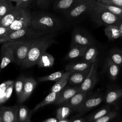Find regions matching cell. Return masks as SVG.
Listing matches in <instances>:
<instances>
[{
  "instance_id": "obj_35",
  "label": "cell",
  "mask_w": 122,
  "mask_h": 122,
  "mask_svg": "<svg viewBox=\"0 0 122 122\" xmlns=\"http://www.w3.org/2000/svg\"><path fill=\"white\" fill-rule=\"evenodd\" d=\"M71 112L70 108L67 106H64L59 108L57 111V118L58 120L65 119Z\"/></svg>"
},
{
  "instance_id": "obj_11",
  "label": "cell",
  "mask_w": 122,
  "mask_h": 122,
  "mask_svg": "<svg viewBox=\"0 0 122 122\" xmlns=\"http://www.w3.org/2000/svg\"><path fill=\"white\" fill-rule=\"evenodd\" d=\"M1 62L0 64V72L10 63H14L13 53L12 49L5 42H3L0 51Z\"/></svg>"
},
{
  "instance_id": "obj_12",
  "label": "cell",
  "mask_w": 122,
  "mask_h": 122,
  "mask_svg": "<svg viewBox=\"0 0 122 122\" xmlns=\"http://www.w3.org/2000/svg\"><path fill=\"white\" fill-rule=\"evenodd\" d=\"M37 84L36 81L32 78H25L22 95L18 100L19 102H22L26 101L31 94L34 90Z\"/></svg>"
},
{
  "instance_id": "obj_1",
  "label": "cell",
  "mask_w": 122,
  "mask_h": 122,
  "mask_svg": "<svg viewBox=\"0 0 122 122\" xmlns=\"http://www.w3.org/2000/svg\"><path fill=\"white\" fill-rule=\"evenodd\" d=\"M57 33L47 34L34 39L29 49L26 59L21 65L23 68H28L36 65L40 56L47 49L55 42Z\"/></svg>"
},
{
  "instance_id": "obj_23",
  "label": "cell",
  "mask_w": 122,
  "mask_h": 122,
  "mask_svg": "<svg viewBox=\"0 0 122 122\" xmlns=\"http://www.w3.org/2000/svg\"><path fill=\"white\" fill-rule=\"evenodd\" d=\"M104 33L108 39L111 41H113L121 38L119 25H111L106 26L104 29Z\"/></svg>"
},
{
  "instance_id": "obj_33",
  "label": "cell",
  "mask_w": 122,
  "mask_h": 122,
  "mask_svg": "<svg viewBox=\"0 0 122 122\" xmlns=\"http://www.w3.org/2000/svg\"><path fill=\"white\" fill-rule=\"evenodd\" d=\"M97 2H98V4L102 8L109 10V11H110L111 12H112L115 15H116V16L122 18V8L117 7V6L104 4L99 2L98 1H97Z\"/></svg>"
},
{
  "instance_id": "obj_6",
  "label": "cell",
  "mask_w": 122,
  "mask_h": 122,
  "mask_svg": "<svg viewBox=\"0 0 122 122\" xmlns=\"http://www.w3.org/2000/svg\"><path fill=\"white\" fill-rule=\"evenodd\" d=\"M96 0H84L76 4L69 10L64 12L66 18L69 20H73L84 14L92 12Z\"/></svg>"
},
{
  "instance_id": "obj_43",
  "label": "cell",
  "mask_w": 122,
  "mask_h": 122,
  "mask_svg": "<svg viewBox=\"0 0 122 122\" xmlns=\"http://www.w3.org/2000/svg\"><path fill=\"white\" fill-rule=\"evenodd\" d=\"M119 29L120 32L121 38H122V20H121L120 24H119Z\"/></svg>"
},
{
  "instance_id": "obj_21",
  "label": "cell",
  "mask_w": 122,
  "mask_h": 122,
  "mask_svg": "<svg viewBox=\"0 0 122 122\" xmlns=\"http://www.w3.org/2000/svg\"><path fill=\"white\" fill-rule=\"evenodd\" d=\"M71 73L72 72L68 71L64 72L62 76L59 80L57 81L51 87V92H59L62 90L68 83L69 78Z\"/></svg>"
},
{
  "instance_id": "obj_18",
  "label": "cell",
  "mask_w": 122,
  "mask_h": 122,
  "mask_svg": "<svg viewBox=\"0 0 122 122\" xmlns=\"http://www.w3.org/2000/svg\"><path fill=\"white\" fill-rule=\"evenodd\" d=\"M78 92H79V87L69 88L64 90H62L59 92V95L54 103L56 104L62 103L70 99Z\"/></svg>"
},
{
  "instance_id": "obj_13",
  "label": "cell",
  "mask_w": 122,
  "mask_h": 122,
  "mask_svg": "<svg viewBox=\"0 0 122 122\" xmlns=\"http://www.w3.org/2000/svg\"><path fill=\"white\" fill-rule=\"evenodd\" d=\"M15 81H8L0 84V104L6 102L11 96Z\"/></svg>"
},
{
  "instance_id": "obj_47",
  "label": "cell",
  "mask_w": 122,
  "mask_h": 122,
  "mask_svg": "<svg viewBox=\"0 0 122 122\" xmlns=\"http://www.w3.org/2000/svg\"><path fill=\"white\" fill-rule=\"evenodd\" d=\"M0 122H2V120H1V119H0Z\"/></svg>"
},
{
  "instance_id": "obj_7",
  "label": "cell",
  "mask_w": 122,
  "mask_h": 122,
  "mask_svg": "<svg viewBox=\"0 0 122 122\" xmlns=\"http://www.w3.org/2000/svg\"><path fill=\"white\" fill-rule=\"evenodd\" d=\"M94 40L85 30L79 27L73 30L71 46L77 45L89 47L94 45Z\"/></svg>"
},
{
  "instance_id": "obj_42",
  "label": "cell",
  "mask_w": 122,
  "mask_h": 122,
  "mask_svg": "<svg viewBox=\"0 0 122 122\" xmlns=\"http://www.w3.org/2000/svg\"><path fill=\"white\" fill-rule=\"evenodd\" d=\"M42 122H58V120L55 118H51L47 119L44 120V121H43Z\"/></svg>"
},
{
  "instance_id": "obj_34",
  "label": "cell",
  "mask_w": 122,
  "mask_h": 122,
  "mask_svg": "<svg viewBox=\"0 0 122 122\" xmlns=\"http://www.w3.org/2000/svg\"><path fill=\"white\" fill-rule=\"evenodd\" d=\"M110 59L118 66H122V51L118 50H113L111 52Z\"/></svg>"
},
{
  "instance_id": "obj_44",
  "label": "cell",
  "mask_w": 122,
  "mask_h": 122,
  "mask_svg": "<svg viewBox=\"0 0 122 122\" xmlns=\"http://www.w3.org/2000/svg\"><path fill=\"white\" fill-rule=\"evenodd\" d=\"M72 122H84V120L83 119L79 118L75 120H73Z\"/></svg>"
},
{
  "instance_id": "obj_40",
  "label": "cell",
  "mask_w": 122,
  "mask_h": 122,
  "mask_svg": "<svg viewBox=\"0 0 122 122\" xmlns=\"http://www.w3.org/2000/svg\"><path fill=\"white\" fill-rule=\"evenodd\" d=\"M34 0H20L19 2L16 3L15 7L20 8H27L30 3Z\"/></svg>"
},
{
  "instance_id": "obj_49",
  "label": "cell",
  "mask_w": 122,
  "mask_h": 122,
  "mask_svg": "<svg viewBox=\"0 0 122 122\" xmlns=\"http://www.w3.org/2000/svg\"></svg>"
},
{
  "instance_id": "obj_8",
  "label": "cell",
  "mask_w": 122,
  "mask_h": 122,
  "mask_svg": "<svg viewBox=\"0 0 122 122\" xmlns=\"http://www.w3.org/2000/svg\"><path fill=\"white\" fill-rule=\"evenodd\" d=\"M32 14L27 8H25L18 16L13 22L8 27V29L10 32L29 27L31 25Z\"/></svg>"
},
{
  "instance_id": "obj_31",
  "label": "cell",
  "mask_w": 122,
  "mask_h": 122,
  "mask_svg": "<svg viewBox=\"0 0 122 122\" xmlns=\"http://www.w3.org/2000/svg\"><path fill=\"white\" fill-rule=\"evenodd\" d=\"M63 73L64 72L60 71H56L50 75L39 78L38 79V81L39 82H43L49 81H56L62 76Z\"/></svg>"
},
{
  "instance_id": "obj_36",
  "label": "cell",
  "mask_w": 122,
  "mask_h": 122,
  "mask_svg": "<svg viewBox=\"0 0 122 122\" xmlns=\"http://www.w3.org/2000/svg\"><path fill=\"white\" fill-rule=\"evenodd\" d=\"M110 112V109L108 108H103L100 111H98L97 112L91 115L88 119V122H91L96 120L101 117L106 115Z\"/></svg>"
},
{
  "instance_id": "obj_15",
  "label": "cell",
  "mask_w": 122,
  "mask_h": 122,
  "mask_svg": "<svg viewBox=\"0 0 122 122\" xmlns=\"http://www.w3.org/2000/svg\"><path fill=\"white\" fill-rule=\"evenodd\" d=\"M84 0H55L53 4L54 10L64 12Z\"/></svg>"
},
{
  "instance_id": "obj_38",
  "label": "cell",
  "mask_w": 122,
  "mask_h": 122,
  "mask_svg": "<svg viewBox=\"0 0 122 122\" xmlns=\"http://www.w3.org/2000/svg\"><path fill=\"white\" fill-rule=\"evenodd\" d=\"M96 0L104 4L117 6L122 8V0Z\"/></svg>"
},
{
  "instance_id": "obj_28",
  "label": "cell",
  "mask_w": 122,
  "mask_h": 122,
  "mask_svg": "<svg viewBox=\"0 0 122 122\" xmlns=\"http://www.w3.org/2000/svg\"><path fill=\"white\" fill-rule=\"evenodd\" d=\"M15 8L9 0H1L0 4V20Z\"/></svg>"
},
{
  "instance_id": "obj_39",
  "label": "cell",
  "mask_w": 122,
  "mask_h": 122,
  "mask_svg": "<svg viewBox=\"0 0 122 122\" xmlns=\"http://www.w3.org/2000/svg\"><path fill=\"white\" fill-rule=\"evenodd\" d=\"M55 0H36L37 5L40 8L43 9L47 8L52 2Z\"/></svg>"
},
{
  "instance_id": "obj_3",
  "label": "cell",
  "mask_w": 122,
  "mask_h": 122,
  "mask_svg": "<svg viewBox=\"0 0 122 122\" xmlns=\"http://www.w3.org/2000/svg\"><path fill=\"white\" fill-rule=\"evenodd\" d=\"M92 19L96 24L106 26L111 25H119L122 18L115 15L101 7L96 0L95 6L91 13Z\"/></svg>"
},
{
  "instance_id": "obj_17",
  "label": "cell",
  "mask_w": 122,
  "mask_h": 122,
  "mask_svg": "<svg viewBox=\"0 0 122 122\" xmlns=\"http://www.w3.org/2000/svg\"><path fill=\"white\" fill-rule=\"evenodd\" d=\"M23 9V8H18L15 6V8L12 10L5 15L0 20V26L7 27L10 26Z\"/></svg>"
},
{
  "instance_id": "obj_2",
  "label": "cell",
  "mask_w": 122,
  "mask_h": 122,
  "mask_svg": "<svg viewBox=\"0 0 122 122\" xmlns=\"http://www.w3.org/2000/svg\"><path fill=\"white\" fill-rule=\"evenodd\" d=\"M30 27L45 34L57 33L64 27L62 21L55 15L46 12L34 13Z\"/></svg>"
},
{
  "instance_id": "obj_19",
  "label": "cell",
  "mask_w": 122,
  "mask_h": 122,
  "mask_svg": "<svg viewBox=\"0 0 122 122\" xmlns=\"http://www.w3.org/2000/svg\"><path fill=\"white\" fill-rule=\"evenodd\" d=\"M88 47L82 46H72L65 57L66 60H72L82 57Z\"/></svg>"
},
{
  "instance_id": "obj_10",
  "label": "cell",
  "mask_w": 122,
  "mask_h": 122,
  "mask_svg": "<svg viewBox=\"0 0 122 122\" xmlns=\"http://www.w3.org/2000/svg\"><path fill=\"white\" fill-rule=\"evenodd\" d=\"M19 107H0V118L2 122H17Z\"/></svg>"
},
{
  "instance_id": "obj_26",
  "label": "cell",
  "mask_w": 122,
  "mask_h": 122,
  "mask_svg": "<svg viewBox=\"0 0 122 122\" xmlns=\"http://www.w3.org/2000/svg\"><path fill=\"white\" fill-rule=\"evenodd\" d=\"M31 113V111H30L26 106H20L18 112L17 122H30Z\"/></svg>"
},
{
  "instance_id": "obj_4",
  "label": "cell",
  "mask_w": 122,
  "mask_h": 122,
  "mask_svg": "<svg viewBox=\"0 0 122 122\" xmlns=\"http://www.w3.org/2000/svg\"><path fill=\"white\" fill-rule=\"evenodd\" d=\"M44 33L36 30L30 26L26 28L11 32L4 38L0 40V43L6 42L33 40L45 35Z\"/></svg>"
},
{
  "instance_id": "obj_45",
  "label": "cell",
  "mask_w": 122,
  "mask_h": 122,
  "mask_svg": "<svg viewBox=\"0 0 122 122\" xmlns=\"http://www.w3.org/2000/svg\"><path fill=\"white\" fill-rule=\"evenodd\" d=\"M58 122H70L69 121H68L67 120L64 119V120H60Z\"/></svg>"
},
{
  "instance_id": "obj_25",
  "label": "cell",
  "mask_w": 122,
  "mask_h": 122,
  "mask_svg": "<svg viewBox=\"0 0 122 122\" xmlns=\"http://www.w3.org/2000/svg\"><path fill=\"white\" fill-rule=\"evenodd\" d=\"M98 50L94 45L88 47L83 55V60L84 61L92 63L96 59Z\"/></svg>"
},
{
  "instance_id": "obj_9",
  "label": "cell",
  "mask_w": 122,
  "mask_h": 122,
  "mask_svg": "<svg viewBox=\"0 0 122 122\" xmlns=\"http://www.w3.org/2000/svg\"><path fill=\"white\" fill-rule=\"evenodd\" d=\"M97 66L98 61L96 59L91 65L89 74L81 83L80 86L79 87L80 92L88 93L94 88L97 81Z\"/></svg>"
},
{
  "instance_id": "obj_50",
  "label": "cell",
  "mask_w": 122,
  "mask_h": 122,
  "mask_svg": "<svg viewBox=\"0 0 122 122\" xmlns=\"http://www.w3.org/2000/svg\"></svg>"
},
{
  "instance_id": "obj_24",
  "label": "cell",
  "mask_w": 122,
  "mask_h": 122,
  "mask_svg": "<svg viewBox=\"0 0 122 122\" xmlns=\"http://www.w3.org/2000/svg\"><path fill=\"white\" fill-rule=\"evenodd\" d=\"M92 63L86 61L72 63L67 65L65 67L66 71H70L72 73L77 71H83L91 68Z\"/></svg>"
},
{
  "instance_id": "obj_30",
  "label": "cell",
  "mask_w": 122,
  "mask_h": 122,
  "mask_svg": "<svg viewBox=\"0 0 122 122\" xmlns=\"http://www.w3.org/2000/svg\"><path fill=\"white\" fill-rule=\"evenodd\" d=\"M122 96V89H117L109 92L106 95L105 102L110 104L117 100Z\"/></svg>"
},
{
  "instance_id": "obj_32",
  "label": "cell",
  "mask_w": 122,
  "mask_h": 122,
  "mask_svg": "<svg viewBox=\"0 0 122 122\" xmlns=\"http://www.w3.org/2000/svg\"><path fill=\"white\" fill-rule=\"evenodd\" d=\"M25 78V77L22 76L17 79L15 82L14 88H15L18 100L20 99L22 95Z\"/></svg>"
},
{
  "instance_id": "obj_46",
  "label": "cell",
  "mask_w": 122,
  "mask_h": 122,
  "mask_svg": "<svg viewBox=\"0 0 122 122\" xmlns=\"http://www.w3.org/2000/svg\"><path fill=\"white\" fill-rule=\"evenodd\" d=\"M9 0L11 2H16V3H17L18 2H19V1H20V0Z\"/></svg>"
},
{
  "instance_id": "obj_20",
  "label": "cell",
  "mask_w": 122,
  "mask_h": 122,
  "mask_svg": "<svg viewBox=\"0 0 122 122\" xmlns=\"http://www.w3.org/2000/svg\"><path fill=\"white\" fill-rule=\"evenodd\" d=\"M90 68L81 71H77L72 73L68 79V82L73 84L81 83L89 73Z\"/></svg>"
},
{
  "instance_id": "obj_16",
  "label": "cell",
  "mask_w": 122,
  "mask_h": 122,
  "mask_svg": "<svg viewBox=\"0 0 122 122\" xmlns=\"http://www.w3.org/2000/svg\"><path fill=\"white\" fill-rule=\"evenodd\" d=\"M87 92H78L70 99L63 102L67 107L70 108H77L87 98Z\"/></svg>"
},
{
  "instance_id": "obj_5",
  "label": "cell",
  "mask_w": 122,
  "mask_h": 122,
  "mask_svg": "<svg viewBox=\"0 0 122 122\" xmlns=\"http://www.w3.org/2000/svg\"><path fill=\"white\" fill-rule=\"evenodd\" d=\"M33 40L6 42V44L12 49L14 63L21 66L27 56Z\"/></svg>"
},
{
  "instance_id": "obj_14",
  "label": "cell",
  "mask_w": 122,
  "mask_h": 122,
  "mask_svg": "<svg viewBox=\"0 0 122 122\" xmlns=\"http://www.w3.org/2000/svg\"><path fill=\"white\" fill-rule=\"evenodd\" d=\"M102 101V98L101 96L86 98L83 102L76 109L80 113H83L99 105Z\"/></svg>"
},
{
  "instance_id": "obj_22",
  "label": "cell",
  "mask_w": 122,
  "mask_h": 122,
  "mask_svg": "<svg viewBox=\"0 0 122 122\" xmlns=\"http://www.w3.org/2000/svg\"><path fill=\"white\" fill-rule=\"evenodd\" d=\"M54 63V58L46 51L44 52L39 58L36 65L39 67H51Z\"/></svg>"
},
{
  "instance_id": "obj_41",
  "label": "cell",
  "mask_w": 122,
  "mask_h": 122,
  "mask_svg": "<svg viewBox=\"0 0 122 122\" xmlns=\"http://www.w3.org/2000/svg\"><path fill=\"white\" fill-rule=\"evenodd\" d=\"M10 33L7 27L0 26V40L4 38Z\"/></svg>"
},
{
  "instance_id": "obj_27",
  "label": "cell",
  "mask_w": 122,
  "mask_h": 122,
  "mask_svg": "<svg viewBox=\"0 0 122 122\" xmlns=\"http://www.w3.org/2000/svg\"><path fill=\"white\" fill-rule=\"evenodd\" d=\"M59 92H51L45 98V99L42 101L41 102L38 103L33 109L31 111L32 113L36 110H38L40 108L47 105L48 104H50L51 103H54V102L57 99Z\"/></svg>"
},
{
  "instance_id": "obj_29",
  "label": "cell",
  "mask_w": 122,
  "mask_h": 122,
  "mask_svg": "<svg viewBox=\"0 0 122 122\" xmlns=\"http://www.w3.org/2000/svg\"><path fill=\"white\" fill-rule=\"evenodd\" d=\"M107 65L110 77L113 80H115L119 72V66L115 64L110 58L107 59Z\"/></svg>"
},
{
  "instance_id": "obj_37",
  "label": "cell",
  "mask_w": 122,
  "mask_h": 122,
  "mask_svg": "<svg viewBox=\"0 0 122 122\" xmlns=\"http://www.w3.org/2000/svg\"><path fill=\"white\" fill-rule=\"evenodd\" d=\"M117 114V112L115 111L109 112L106 115L101 118L91 122H108L112 119L115 118Z\"/></svg>"
},
{
  "instance_id": "obj_48",
  "label": "cell",
  "mask_w": 122,
  "mask_h": 122,
  "mask_svg": "<svg viewBox=\"0 0 122 122\" xmlns=\"http://www.w3.org/2000/svg\"><path fill=\"white\" fill-rule=\"evenodd\" d=\"M1 0H0V2H1Z\"/></svg>"
}]
</instances>
